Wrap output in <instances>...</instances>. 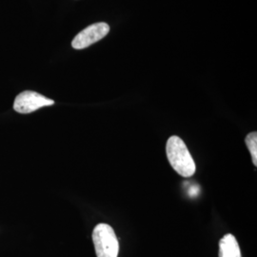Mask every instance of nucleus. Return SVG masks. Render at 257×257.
<instances>
[{
  "label": "nucleus",
  "mask_w": 257,
  "mask_h": 257,
  "mask_svg": "<svg viewBox=\"0 0 257 257\" xmlns=\"http://www.w3.org/2000/svg\"><path fill=\"white\" fill-rule=\"evenodd\" d=\"M166 154L175 172L183 177H191L195 173V163L183 140L176 136L167 141Z\"/></svg>",
  "instance_id": "1"
},
{
  "label": "nucleus",
  "mask_w": 257,
  "mask_h": 257,
  "mask_svg": "<svg viewBox=\"0 0 257 257\" xmlns=\"http://www.w3.org/2000/svg\"><path fill=\"white\" fill-rule=\"evenodd\" d=\"M92 241L97 257H117L119 251L118 240L110 225L101 223L92 231Z\"/></svg>",
  "instance_id": "2"
},
{
  "label": "nucleus",
  "mask_w": 257,
  "mask_h": 257,
  "mask_svg": "<svg viewBox=\"0 0 257 257\" xmlns=\"http://www.w3.org/2000/svg\"><path fill=\"white\" fill-rule=\"evenodd\" d=\"M54 104V100L47 98L46 96L38 92L25 91L19 93L16 97L14 103V110L19 113H31L40 108L52 106Z\"/></svg>",
  "instance_id": "3"
},
{
  "label": "nucleus",
  "mask_w": 257,
  "mask_h": 257,
  "mask_svg": "<svg viewBox=\"0 0 257 257\" xmlns=\"http://www.w3.org/2000/svg\"><path fill=\"white\" fill-rule=\"evenodd\" d=\"M110 32V26L105 22H98L85 28L74 37L72 46L75 50H82L101 40Z\"/></svg>",
  "instance_id": "4"
},
{
  "label": "nucleus",
  "mask_w": 257,
  "mask_h": 257,
  "mask_svg": "<svg viewBox=\"0 0 257 257\" xmlns=\"http://www.w3.org/2000/svg\"><path fill=\"white\" fill-rule=\"evenodd\" d=\"M219 257H242L236 238L228 233L219 241Z\"/></svg>",
  "instance_id": "5"
},
{
  "label": "nucleus",
  "mask_w": 257,
  "mask_h": 257,
  "mask_svg": "<svg viewBox=\"0 0 257 257\" xmlns=\"http://www.w3.org/2000/svg\"><path fill=\"white\" fill-rule=\"evenodd\" d=\"M245 142L248 146V151L250 153L253 165L257 166V133H249L245 138Z\"/></svg>",
  "instance_id": "6"
}]
</instances>
